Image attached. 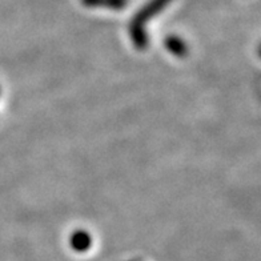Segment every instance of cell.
Returning <instances> with one entry per match:
<instances>
[{
    "label": "cell",
    "mask_w": 261,
    "mask_h": 261,
    "mask_svg": "<svg viewBox=\"0 0 261 261\" xmlns=\"http://www.w3.org/2000/svg\"><path fill=\"white\" fill-rule=\"evenodd\" d=\"M83 3L90 7H107L119 10L125 6V0H83Z\"/></svg>",
    "instance_id": "obj_1"
},
{
    "label": "cell",
    "mask_w": 261,
    "mask_h": 261,
    "mask_svg": "<svg viewBox=\"0 0 261 261\" xmlns=\"http://www.w3.org/2000/svg\"><path fill=\"white\" fill-rule=\"evenodd\" d=\"M167 48H168L172 54H175V55L177 56L184 55L187 51V47L179 38L168 39V40H167Z\"/></svg>",
    "instance_id": "obj_2"
}]
</instances>
